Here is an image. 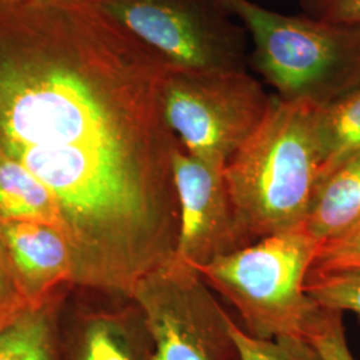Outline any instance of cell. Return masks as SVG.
Masks as SVG:
<instances>
[{
  "label": "cell",
  "mask_w": 360,
  "mask_h": 360,
  "mask_svg": "<svg viewBox=\"0 0 360 360\" xmlns=\"http://www.w3.org/2000/svg\"><path fill=\"white\" fill-rule=\"evenodd\" d=\"M168 71L94 0L0 1V155L51 191L74 283L103 295L175 254Z\"/></svg>",
  "instance_id": "cell-1"
},
{
  "label": "cell",
  "mask_w": 360,
  "mask_h": 360,
  "mask_svg": "<svg viewBox=\"0 0 360 360\" xmlns=\"http://www.w3.org/2000/svg\"><path fill=\"white\" fill-rule=\"evenodd\" d=\"M318 104L272 96L269 112L224 168L239 224L251 245L303 226L321 181Z\"/></svg>",
  "instance_id": "cell-2"
},
{
  "label": "cell",
  "mask_w": 360,
  "mask_h": 360,
  "mask_svg": "<svg viewBox=\"0 0 360 360\" xmlns=\"http://www.w3.org/2000/svg\"><path fill=\"white\" fill-rule=\"evenodd\" d=\"M252 40L251 65L284 101L324 105L360 86V27L218 0Z\"/></svg>",
  "instance_id": "cell-3"
},
{
  "label": "cell",
  "mask_w": 360,
  "mask_h": 360,
  "mask_svg": "<svg viewBox=\"0 0 360 360\" xmlns=\"http://www.w3.org/2000/svg\"><path fill=\"white\" fill-rule=\"evenodd\" d=\"M316 248L318 243L302 226L195 270L238 309L248 334L260 339H309L323 309L306 291Z\"/></svg>",
  "instance_id": "cell-4"
},
{
  "label": "cell",
  "mask_w": 360,
  "mask_h": 360,
  "mask_svg": "<svg viewBox=\"0 0 360 360\" xmlns=\"http://www.w3.org/2000/svg\"><path fill=\"white\" fill-rule=\"evenodd\" d=\"M168 127L187 154L227 166L269 112L270 96L247 71H168Z\"/></svg>",
  "instance_id": "cell-5"
},
{
  "label": "cell",
  "mask_w": 360,
  "mask_h": 360,
  "mask_svg": "<svg viewBox=\"0 0 360 360\" xmlns=\"http://www.w3.org/2000/svg\"><path fill=\"white\" fill-rule=\"evenodd\" d=\"M171 71H245L247 32L218 0H94Z\"/></svg>",
  "instance_id": "cell-6"
},
{
  "label": "cell",
  "mask_w": 360,
  "mask_h": 360,
  "mask_svg": "<svg viewBox=\"0 0 360 360\" xmlns=\"http://www.w3.org/2000/svg\"><path fill=\"white\" fill-rule=\"evenodd\" d=\"M132 299L153 335V360H240L231 318L193 266L171 259L143 278Z\"/></svg>",
  "instance_id": "cell-7"
},
{
  "label": "cell",
  "mask_w": 360,
  "mask_h": 360,
  "mask_svg": "<svg viewBox=\"0 0 360 360\" xmlns=\"http://www.w3.org/2000/svg\"><path fill=\"white\" fill-rule=\"evenodd\" d=\"M224 168L180 146L174 155L179 236L172 259L193 269L251 245L236 217Z\"/></svg>",
  "instance_id": "cell-8"
},
{
  "label": "cell",
  "mask_w": 360,
  "mask_h": 360,
  "mask_svg": "<svg viewBox=\"0 0 360 360\" xmlns=\"http://www.w3.org/2000/svg\"><path fill=\"white\" fill-rule=\"evenodd\" d=\"M154 340L134 299L80 311L60 323L59 360H153Z\"/></svg>",
  "instance_id": "cell-9"
},
{
  "label": "cell",
  "mask_w": 360,
  "mask_h": 360,
  "mask_svg": "<svg viewBox=\"0 0 360 360\" xmlns=\"http://www.w3.org/2000/svg\"><path fill=\"white\" fill-rule=\"evenodd\" d=\"M0 238L34 306L59 295L65 284L74 283L70 245L58 229L43 223L0 219Z\"/></svg>",
  "instance_id": "cell-10"
},
{
  "label": "cell",
  "mask_w": 360,
  "mask_h": 360,
  "mask_svg": "<svg viewBox=\"0 0 360 360\" xmlns=\"http://www.w3.org/2000/svg\"><path fill=\"white\" fill-rule=\"evenodd\" d=\"M360 221V154L343 162L319 183L303 223L322 245Z\"/></svg>",
  "instance_id": "cell-11"
},
{
  "label": "cell",
  "mask_w": 360,
  "mask_h": 360,
  "mask_svg": "<svg viewBox=\"0 0 360 360\" xmlns=\"http://www.w3.org/2000/svg\"><path fill=\"white\" fill-rule=\"evenodd\" d=\"M0 219L49 224L65 235L62 214L51 191L26 167L3 155H0Z\"/></svg>",
  "instance_id": "cell-12"
},
{
  "label": "cell",
  "mask_w": 360,
  "mask_h": 360,
  "mask_svg": "<svg viewBox=\"0 0 360 360\" xmlns=\"http://www.w3.org/2000/svg\"><path fill=\"white\" fill-rule=\"evenodd\" d=\"M62 294L0 328V360H59Z\"/></svg>",
  "instance_id": "cell-13"
},
{
  "label": "cell",
  "mask_w": 360,
  "mask_h": 360,
  "mask_svg": "<svg viewBox=\"0 0 360 360\" xmlns=\"http://www.w3.org/2000/svg\"><path fill=\"white\" fill-rule=\"evenodd\" d=\"M318 120L323 148L322 181L343 162L360 154V86L319 105Z\"/></svg>",
  "instance_id": "cell-14"
},
{
  "label": "cell",
  "mask_w": 360,
  "mask_h": 360,
  "mask_svg": "<svg viewBox=\"0 0 360 360\" xmlns=\"http://www.w3.org/2000/svg\"><path fill=\"white\" fill-rule=\"evenodd\" d=\"M231 334L240 360H323L316 347L304 338L260 339L232 321Z\"/></svg>",
  "instance_id": "cell-15"
},
{
  "label": "cell",
  "mask_w": 360,
  "mask_h": 360,
  "mask_svg": "<svg viewBox=\"0 0 360 360\" xmlns=\"http://www.w3.org/2000/svg\"><path fill=\"white\" fill-rule=\"evenodd\" d=\"M306 291L324 309L352 312L360 321V272L309 274Z\"/></svg>",
  "instance_id": "cell-16"
},
{
  "label": "cell",
  "mask_w": 360,
  "mask_h": 360,
  "mask_svg": "<svg viewBox=\"0 0 360 360\" xmlns=\"http://www.w3.org/2000/svg\"><path fill=\"white\" fill-rule=\"evenodd\" d=\"M360 272V221L318 245L309 274Z\"/></svg>",
  "instance_id": "cell-17"
},
{
  "label": "cell",
  "mask_w": 360,
  "mask_h": 360,
  "mask_svg": "<svg viewBox=\"0 0 360 360\" xmlns=\"http://www.w3.org/2000/svg\"><path fill=\"white\" fill-rule=\"evenodd\" d=\"M309 340L319 351L323 360H355L348 347L343 312L323 307Z\"/></svg>",
  "instance_id": "cell-18"
},
{
  "label": "cell",
  "mask_w": 360,
  "mask_h": 360,
  "mask_svg": "<svg viewBox=\"0 0 360 360\" xmlns=\"http://www.w3.org/2000/svg\"><path fill=\"white\" fill-rule=\"evenodd\" d=\"M32 307L37 306L31 303L25 292L8 251L0 238V328L13 322Z\"/></svg>",
  "instance_id": "cell-19"
},
{
  "label": "cell",
  "mask_w": 360,
  "mask_h": 360,
  "mask_svg": "<svg viewBox=\"0 0 360 360\" xmlns=\"http://www.w3.org/2000/svg\"><path fill=\"white\" fill-rule=\"evenodd\" d=\"M306 16L333 25L360 27V0H299Z\"/></svg>",
  "instance_id": "cell-20"
},
{
  "label": "cell",
  "mask_w": 360,
  "mask_h": 360,
  "mask_svg": "<svg viewBox=\"0 0 360 360\" xmlns=\"http://www.w3.org/2000/svg\"><path fill=\"white\" fill-rule=\"evenodd\" d=\"M0 1H20V0H0Z\"/></svg>",
  "instance_id": "cell-21"
}]
</instances>
